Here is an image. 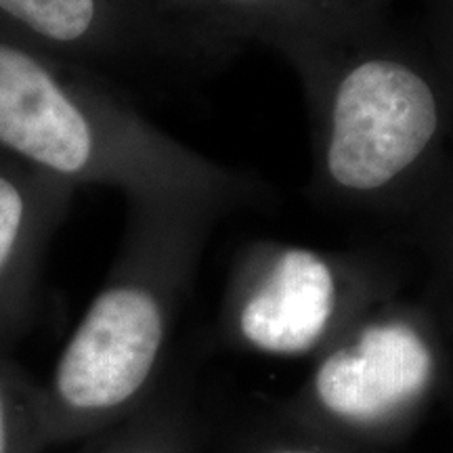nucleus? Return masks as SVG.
<instances>
[{
    "mask_svg": "<svg viewBox=\"0 0 453 453\" xmlns=\"http://www.w3.org/2000/svg\"><path fill=\"white\" fill-rule=\"evenodd\" d=\"M311 120V196L403 226L453 151V78L426 38L390 19L277 49Z\"/></svg>",
    "mask_w": 453,
    "mask_h": 453,
    "instance_id": "obj_1",
    "label": "nucleus"
},
{
    "mask_svg": "<svg viewBox=\"0 0 453 453\" xmlns=\"http://www.w3.org/2000/svg\"><path fill=\"white\" fill-rule=\"evenodd\" d=\"M396 292L399 273L384 250H317L258 240L242 248L231 265L220 332L226 342L250 353L317 357Z\"/></svg>",
    "mask_w": 453,
    "mask_h": 453,
    "instance_id": "obj_2",
    "label": "nucleus"
},
{
    "mask_svg": "<svg viewBox=\"0 0 453 453\" xmlns=\"http://www.w3.org/2000/svg\"><path fill=\"white\" fill-rule=\"evenodd\" d=\"M393 0H208L196 38L223 61L243 44L277 50L387 19Z\"/></svg>",
    "mask_w": 453,
    "mask_h": 453,
    "instance_id": "obj_6",
    "label": "nucleus"
},
{
    "mask_svg": "<svg viewBox=\"0 0 453 453\" xmlns=\"http://www.w3.org/2000/svg\"><path fill=\"white\" fill-rule=\"evenodd\" d=\"M0 453H7V422H4L3 399H0Z\"/></svg>",
    "mask_w": 453,
    "mask_h": 453,
    "instance_id": "obj_13",
    "label": "nucleus"
},
{
    "mask_svg": "<svg viewBox=\"0 0 453 453\" xmlns=\"http://www.w3.org/2000/svg\"><path fill=\"white\" fill-rule=\"evenodd\" d=\"M168 327V296L154 283L128 280L105 288L57 365L61 401L87 416L127 405L154 376Z\"/></svg>",
    "mask_w": 453,
    "mask_h": 453,
    "instance_id": "obj_4",
    "label": "nucleus"
},
{
    "mask_svg": "<svg viewBox=\"0 0 453 453\" xmlns=\"http://www.w3.org/2000/svg\"><path fill=\"white\" fill-rule=\"evenodd\" d=\"M0 143L57 173L78 174L97 157L99 134L41 64L0 44Z\"/></svg>",
    "mask_w": 453,
    "mask_h": 453,
    "instance_id": "obj_5",
    "label": "nucleus"
},
{
    "mask_svg": "<svg viewBox=\"0 0 453 453\" xmlns=\"http://www.w3.org/2000/svg\"><path fill=\"white\" fill-rule=\"evenodd\" d=\"M441 373L433 315L399 292L380 300L315 357L288 420L350 445L393 443Z\"/></svg>",
    "mask_w": 453,
    "mask_h": 453,
    "instance_id": "obj_3",
    "label": "nucleus"
},
{
    "mask_svg": "<svg viewBox=\"0 0 453 453\" xmlns=\"http://www.w3.org/2000/svg\"><path fill=\"white\" fill-rule=\"evenodd\" d=\"M21 214H24V202H21L19 191L7 179L0 177V269L7 263L15 246Z\"/></svg>",
    "mask_w": 453,
    "mask_h": 453,
    "instance_id": "obj_10",
    "label": "nucleus"
},
{
    "mask_svg": "<svg viewBox=\"0 0 453 453\" xmlns=\"http://www.w3.org/2000/svg\"><path fill=\"white\" fill-rule=\"evenodd\" d=\"M401 229L430 267L453 280V151L433 194Z\"/></svg>",
    "mask_w": 453,
    "mask_h": 453,
    "instance_id": "obj_7",
    "label": "nucleus"
},
{
    "mask_svg": "<svg viewBox=\"0 0 453 453\" xmlns=\"http://www.w3.org/2000/svg\"><path fill=\"white\" fill-rule=\"evenodd\" d=\"M226 453H380L372 447L350 445L288 420L248 428L226 447Z\"/></svg>",
    "mask_w": 453,
    "mask_h": 453,
    "instance_id": "obj_9",
    "label": "nucleus"
},
{
    "mask_svg": "<svg viewBox=\"0 0 453 453\" xmlns=\"http://www.w3.org/2000/svg\"><path fill=\"white\" fill-rule=\"evenodd\" d=\"M0 9L57 42L82 41L99 21V0H0Z\"/></svg>",
    "mask_w": 453,
    "mask_h": 453,
    "instance_id": "obj_8",
    "label": "nucleus"
},
{
    "mask_svg": "<svg viewBox=\"0 0 453 453\" xmlns=\"http://www.w3.org/2000/svg\"><path fill=\"white\" fill-rule=\"evenodd\" d=\"M424 38L453 78V0H434L433 19Z\"/></svg>",
    "mask_w": 453,
    "mask_h": 453,
    "instance_id": "obj_11",
    "label": "nucleus"
},
{
    "mask_svg": "<svg viewBox=\"0 0 453 453\" xmlns=\"http://www.w3.org/2000/svg\"><path fill=\"white\" fill-rule=\"evenodd\" d=\"M124 453H160L156 449H137V451H124Z\"/></svg>",
    "mask_w": 453,
    "mask_h": 453,
    "instance_id": "obj_14",
    "label": "nucleus"
},
{
    "mask_svg": "<svg viewBox=\"0 0 453 453\" xmlns=\"http://www.w3.org/2000/svg\"><path fill=\"white\" fill-rule=\"evenodd\" d=\"M177 3L183 7L187 13L191 15V27L197 32V26H200L203 7H206L208 0H177Z\"/></svg>",
    "mask_w": 453,
    "mask_h": 453,
    "instance_id": "obj_12",
    "label": "nucleus"
}]
</instances>
